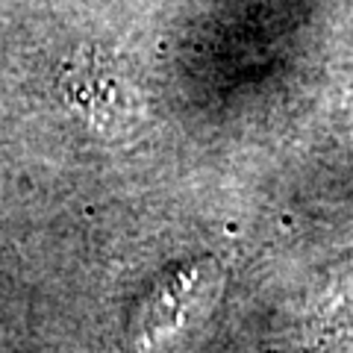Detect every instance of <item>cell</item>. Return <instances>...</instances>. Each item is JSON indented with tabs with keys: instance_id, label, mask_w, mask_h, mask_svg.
I'll use <instances>...</instances> for the list:
<instances>
[{
	"instance_id": "cell-1",
	"label": "cell",
	"mask_w": 353,
	"mask_h": 353,
	"mask_svg": "<svg viewBox=\"0 0 353 353\" xmlns=\"http://www.w3.org/2000/svg\"><path fill=\"white\" fill-rule=\"evenodd\" d=\"M221 289H224V268L218 259H194L159 277L130 315V347L136 353H150L180 336V330L218 301Z\"/></svg>"
},
{
	"instance_id": "cell-2",
	"label": "cell",
	"mask_w": 353,
	"mask_h": 353,
	"mask_svg": "<svg viewBox=\"0 0 353 353\" xmlns=\"http://www.w3.org/2000/svg\"><path fill=\"white\" fill-rule=\"evenodd\" d=\"M65 101L83 115L85 127L103 136H115L132 127L136 118V97L130 85L121 80L112 65L83 53V59L71 62L62 77Z\"/></svg>"
},
{
	"instance_id": "cell-3",
	"label": "cell",
	"mask_w": 353,
	"mask_h": 353,
	"mask_svg": "<svg viewBox=\"0 0 353 353\" xmlns=\"http://www.w3.org/2000/svg\"><path fill=\"white\" fill-rule=\"evenodd\" d=\"M353 321V253H347L333 268H327L324 280L312 294V324L321 336L345 333Z\"/></svg>"
}]
</instances>
